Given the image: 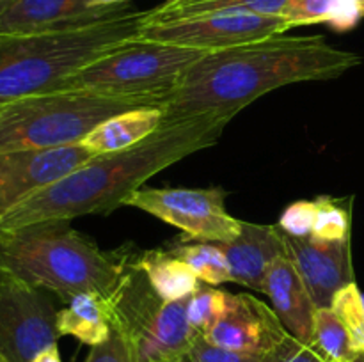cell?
I'll list each match as a JSON object with an SVG mask.
<instances>
[{
    "mask_svg": "<svg viewBox=\"0 0 364 362\" xmlns=\"http://www.w3.org/2000/svg\"><path fill=\"white\" fill-rule=\"evenodd\" d=\"M347 362H364V351H359V353H355L354 357L350 358V361Z\"/></svg>",
    "mask_w": 364,
    "mask_h": 362,
    "instance_id": "cell-34",
    "label": "cell"
},
{
    "mask_svg": "<svg viewBox=\"0 0 364 362\" xmlns=\"http://www.w3.org/2000/svg\"><path fill=\"white\" fill-rule=\"evenodd\" d=\"M288 336L272 305L255 295L228 293L224 312L203 337L224 350L267 355L281 346Z\"/></svg>",
    "mask_w": 364,
    "mask_h": 362,
    "instance_id": "cell-12",
    "label": "cell"
},
{
    "mask_svg": "<svg viewBox=\"0 0 364 362\" xmlns=\"http://www.w3.org/2000/svg\"><path fill=\"white\" fill-rule=\"evenodd\" d=\"M92 158L82 142L0 155V215Z\"/></svg>",
    "mask_w": 364,
    "mask_h": 362,
    "instance_id": "cell-11",
    "label": "cell"
},
{
    "mask_svg": "<svg viewBox=\"0 0 364 362\" xmlns=\"http://www.w3.org/2000/svg\"><path fill=\"white\" fill-rule=\"evenodd\" d=\"M14 2H16V0H0V14L6 13V11L9 9Z\"/></svg>",
    "mask_w": 364,
    "mask_h": 362,
    "instance_id": "cell-33",
    "label": "cell"
},
{
    "mask_svg": "<svg viewBox=\"0 0 364 362\" xmlns=\"http://www.w3.org/2000/svg\"><path fill=\"white\" fill-rule=\"evenodd\" d=\"M269 362H326V358L313 346L302 344L295 337L288 336L281 346L270 351Z\"/></svg>",
    "mask_w": 364,
    "mask_h": 362,
    "instance_id": "cell-30",
    "label": "cell"
},
{
    "mask_svg": "<svg viewBox=\"0 0 364 362\" xmlns=\"http://www.w3.org/2000/svg\"><path fill=\"white\" fill-rule=\"evenodd\" d=\"M316 216L311 236L323 241H340L350 238L352 199L320 195L315 201Z\"/></svg>",
    "mask_w": 364,
    "mask_h": 362,
    "instance_id": "cell-24",
    "label": "cell"
},
{
    "mask_svg": "<svg viewBox=\"0 0 364 362\" xmlns=\"http://www.w3.org/2000/svg\"><path fill=\"white\" fill-rule=\"evenodd\" d=\"M149 9H132L82 27L0 35V106L60 91L77 71L137 39Z\"/></svg>",
    "mask_w": 364,
    "mask_h": 362,
    "instance_id": "cell-4",
    "label": "cell"
},
{
    "mask_svg": "<svg viewBox=\"0 0 364 362\" xmlns=\"http://www.w3.org/2000/svg\"><path fill=\"white\" fill-rule=\"evenodd\" d=\"M164 123V110L160 106H139L110 116L89 131L82 144L92 156L117 153L134 148L151 133H155Z\"/></svg>",
    "mask_w": 364,
    "mask_h": 362,
    "instance_id": "cell-17",
    "label": "cell"
},
{
    "mask_svg": "<svg viewBox=\"0 0 364 362\" xmlns=\"http://www.w3.org/2000/svg\"><path fill=\"white\" fill-rule=\"evenodd\" d=\"M363 62L323 35H272L206 52L183 75L164 105V121L215 114L231 117L274 89L333 80Z\"/></svg>",
    "mask_w": 364,
    "mask_h": 362,
    "instance_id": "cell-1",
    "label": "cell"
},
{
    "mask_svg": "<svg viewBox=\"0 0 364 362\" xmlns=\"http://www.w3.org/2000/svg\"><path fill=\"white\" fill-rule=\"evenodd\" d=\"M141 105L87 92L53 91L0 106V155L77 144L100 123Z\"/></svg>",
    "mask_w": 364,
    "mask_h": 362,
    "instance_id": "cell-6",
    "label": "cell"
},
{
    "mask_svg": "<svg viewBox=\"0 0 364 362\" xmlns=\"http://www.w3.org/2000/svg\"><path fill=\"white\" fill-rule=\"evenodd\" d=\"M134 263L148 277L153 290L166 302H178L191 298L201 280L191 266L167 251H146L134 256Z\"/></svg>",
    "mask_w": 364,
    "mask_h": 362,
    "instance_id": "cell-19",
    "label": "cell"
},
{
    "mask_svg": "<svg viewBox=\"0 0 364 362\" xmlns=\"http://www.w3.org/2000/svg\"><path fill=\"white\" fill-rule=\"evenodd\" d=\"M85 362H134V357L121 334L112 329L109 339L103 341L102 344L91 346Z\"/></svg>",
    "mask_w": 364,
    "mask_h": 362,
    "instance_id": "cell-29",
    "label": "cell"
},
{
    "mask_svg": "<svg viewBox=\"0 0 364 362\" xmlns=\"http://www.w3.org/2000/svg\"><path fill=\"white\" fill-rule=\"evenodd\" d=\"M279 233L284 254L304 280L316 307H331L334 295L354 283L350 238L323 241L313 236H291L281 227Z\"/></svg>",
    "mask_w": 364,
    "mask_h": 362,
    "instance_id": "cell-13",
    "label": "cell"
},
{
    "mask_svg": "<svg viewBox=\"0 0 364 362\" xmlns=\"http://www.w3.org/2000/svg\"><path fill=\"white\" fill-rule=\"evenodd\" d=\"M331 307L343 322L355 353L364 351V295L355 280L334 295Z\"/></svg>",
    "mask_w": 364,
    "mask_h": 362,
    "instance_id": "cell-26",
    "label": "cell"
},
{
    "mask_svg": "<svg viewBox=\"0 0 364 362\" xmlns=\"http://www.w3.org/2000/svg\"><path fill=\"white\" fill-rule=\"evenodd\" d=\"M107 300L110 325L128 344L134 362H174L198 337L188 323V298H160L134 258Z\"/></svg>",
    "mask_w": 364,
    "mask_h": 362,
    "instance_id": "cell-7",
    "label": "cell"
},
{
    "mask_svg": "<svg viewBox=\"0 0 364 362\" xmlns=\"http://www.w3.org/2000/svg\"><path fill=\"white\" fill-rule=\"evenodd\" d=\"M135 9L132 4L91 6L89 0H16L0 14V35L82 27Z\"/></svg>",
    "mask_w": 364,
    "mask_h": 362,
    "instance_id": "cell-14",
    "label": "cell"
},
{
    "mask_svg": "<svg viewBox=\"0 0 364 362\" xmlns=\"http://www.w3.org/2000/svg\"><path fill=\"white\" fill-rule=\"evenodd\" d=\"M316 204L315 201H297L291 202L279 216L277 227L291 236H311L315 226Z\"/></svg>",
    "mask_w": 364,
    "mask_h": 362,
    "instance_id": "cell-28",
    "label": "cell"
},
{
    "mask_svg": "<svg viewBox=\"0 0 364 362\" xmlns=\"http://www.w3.org/2000/svg\"><path fill=\"white\" fill-rule=\"evenodd\" d=\"M224 201L226 192L220 187L155 188L142 185L127 199L124 206L178 227L185 234V241L220 243L233 240L242 231V220L228 213Z\"/></svg>",
    "mask_w": 364,
    "mask_h": 362,
    "instance_id": "cell-8",
    "label": "cell"
},
{
    "mask_svg": "<svg viewBox=\"0 0 364 362\" xmlns=\"http://www.w3.org/2000/svg\"><path fill=\"white\" fill-rule=\"evenodd\" d=\"M350 2H354L358 6V9L361 11V14L364 16V0H350Z\"/></svg>",
    "mask_w": 364,
    "mask_h": 362,
    "instance_id": "cell-35",
    "label": "cell"
},
{
    "mask_svg": "<svg viewBox=\"0 0 364 362\" xmlns=\"http://www.w3.org/2000/svg\"><path fill=\"white\" fill-rule=\"evenodd\" d=\"M291 337L313 346V323L316 305L287 254H281L267 272L263 291Z\"/></svg>",
    "mask_w": 364,
    "mask_h": 362,
    "instance_id": "cell-15",
    "label": "cell"
},
{
    "mask_svg": "<svg viewBox=\"0 0 364 362\" xmlns=\"http://www.w3.org/2000/svg\"><path fill=\"white\" fill-rule=\"evenodd\" d=\"M57 329L60 337L71 336L89 346L102 344L112 332L109 300L98 293L75 295L57 312Z\"/></svg>",
    "mask_w": 364,
    "mask_h": 362,
    "instance_id": "cell-18",
    "label": "cell"
},
{
    "mask_svg": "<svg viewBox=\"0 0 364 362\" xmlns=\"http://www.w3.org/2000/svg\"><path fill=\"white\" fill-rule=\"evenodd\" d=\"M231 268V283L262 293L272 263L284 254L279 227L242 220V231L230 241H220Z\"/></svg>",
    "mask_w": 364,
    "mask_h": 362,
    "instance_id": "cell-16",
    "label": "cell"
},
{
    "mask_svg": "<svg viewBox=\"0 0 364 362\" xmlns=\"http://www.w3.org/2000/svg\"><path fill=\"white\" fill-rule=\"evenodd\" d=\"M287 31L288 27L283 16L245 11H220L183 20L144 23L139 31L137 39L185 46L203 52H217L284 34Z\"/></svg>",
    "mask_w": 364,
    "mask_h": 362,
    "instance_id": "cell-10",
    "label": "cell"
},
{
    "mask_svg": "<svg viewBox=\"0 0 364 362\" xmlns=\"http://www.w3.org/2000/svg\"><path fill=\"white\" fill-rule=\"evenodd\" d=\"M169 251L183 259L201 283L210 284V286L231 283L230 261L219 243H210V241L183 243L181 241L174 247H169Z\"/></svg>",
    "mask_w": 364,
    "mask_h": 362,
    "instance_id": "cell-22",
    "label": "cell"
},
{
    "mask_svg": "<svg viewBox=\"0 0 364 362\" xmlns=\"http://www.w3.org/2000/svg\"><path fill=\"white\" fill-rule=\"evenodd\" d=\"M281 16L288 31L302 25L327 23L338 32L352 31L363 18L350 0H288Z\"/></svg>",
    "mask_w": 364,
    "mask_h": 362,
    "instance_id": "cell-21",
    "label": "cell"
},
{
    "mask_svg": "<svg viewBox=\"0 0 364 362\" xmlns=\"http://www.w3.org/2000/svg\"><path fill=\"white\" fill-rule=\"evenodd\" d=\"M206 52L134 39L70 77L60 91L87 92L164 109L183 75Z\"/></svg>",
    "mask_w": 364,
    "mask_h": 362,
    "instance_id": "cell-5",
    "label": "cell"
},
{
    "mask_svg": "<svg viewBox=\"0 0 364 362\" xmlns=\"http://www.w3.org/2000/svg\"><path fill=\"white\" fill-rule=\"evenodd\" d=\"M31 362H63V361H60L59 348H57V344H53V346L39 351V353L36 355Z\"/></svg>",
    "mask_w": 364,
    "mask_h": 362,
    "instance_id": "cell-31",
    "label": "cell"
},
{
    "mask_svg": "<svg viewBox=\"0 0 364 362\" xmlns=\"http://www.w3.org/2000/svg\"><path fill=\"white\" fill-rule=\"evenodd\" d=\"M228 293L223 290L201 283L198 290L188 298V323L198 336H205L217 323L226 307Z\"/></svg>",
    "mask_w": 364,
    "mask_h": 362,
    "instance_id": "cell-25",
    "label": "cell"
},
{
    "mask_svg": "<svg viewBox=\"0 0 364 362\" xmlns=\"http://www.w3.org/2000/svg\"><path fill=\"white\" fill-rule=\"evenodd\" d=\"M52 293L0 270V362H31L60 334Z\"/></svg>",
    "mask_w": 364,
    "mask_h": 362,
    "instance_id": "cell-9",
    "label": "cell"
},
{
    "mask_svg": "<svg viewBox=\"0 0 364 362\" xmlns=\"http://www.w3.org/2000/svg\"><path fill=\"white\" fill-rule=\"evenodd\" d=\"M269 355L238 353V351L224 350L208 343L203 336H198L187 351L180 355L174 362H269Z\"/></svg>",
    "mask_w": 364,
    "mask_h": 362,
    "instance_id": "cell-27",
    "label": "cell"
},
{
    "mask_svg": "<svg viewBox=\"0 0 364 362\" xmlns=\"http://www.w3.org/2000/svg\"><path fill=\"white\" fill-rule=\"evenodd\" d=\"M132 258L105 251L66 220L0 231V270L64 302L82 293L110 297Z\"/></svg>",
    "mask_w": 364,
    "mask_h": 362,
    "instance_id": "cell-3",
    "label": "cell"
},
{
    "mask_svg": "<svg viewBox=\"0 0 364 362\" xmlns=\"http://www.w3.org/2000/svg\"><path fill=\"white\" fill-rule=\"evenodd\" d=\"M231 117L203 114L164 121L134 148L92 156L57 183L36 192L0 215V231L43 222H71L84 215H107L173 163L217 144Z\"/></svg>",
    "mask_w": 364,
    "mask_h": 362,
    "instance_id": "cell-2",
    "label": "cell"
},
{
    "mask_svg": "<svg viewBox=\"0 0 364 362\" xmlns=\"http://www.w3.org/2000/svg\"><path fill=\"white\" fill-rule=\"evenodd\" d=\"M313 348L326 362H347L355 355L350 336L333 307H316Z\"/></svg>",
    "mask_w": 364,
    "mask_h": 362,
    "instance_id": "cell-23",
    "label": "cell"
},
{
    "mask_svg": "<svg viewBox=\"0 0 364 362\" xmlns=\"http://www.w3.org/2000/svg\"><path fill=\"white\" fill-rule=\"evenodd\" d=\"M132 0H89V4L95 7L98 6H117V4H130Z\"/></svg>",
    "mask_w": 364,
    "mask_h": 362,
    "instance_id": "cell-32",
    "label": "cell"
},
{
    "mask_svg": "<svg viewBox=\"0 0 364 362\" xmlns=\"http://www.w3.org/2000/svg\"><path fill=\"white\" fill-rule=\"evenodd\" d=\"M288 0H166L160 6L149 9L146 23L174 21L183 18L201 16L220 11H245V13L272 14L281 16Z\"/></svg>",
    "mask_w": 364,
    "mask_h": 362,
    "instance_id": "cell-20",
    "label": "cell"
}]
</instances>
